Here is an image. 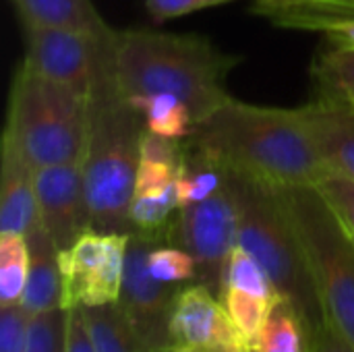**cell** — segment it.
Returning <instances> with one entry per match:
<instances>
[{"mask_svg": "<svg viewBox=\"0 0 354 352\" xmlns=\"http://www.w3.org/2000/svg\"><path fill=\"white\" fill-rule=\"evenodd\" d=\"M185 143L218 166L274 189L315 187L330 172L301 108L253 106L230 98L197 122Z\"/></svg>", "mask_w": 354, "mask_h": 352, "instance_id": "1", "label": "cell"}, {"mask_svg": "<svg viewBox=\"0 0 354 352\" xmlns=\"http://www.w3.org/2000/svg\"><path fill=\"white\" fill-rule=\"evenodd\" d=\"M143 114L122 93L114 75V44L102 60L85 98V143L81 170L91 230L133 232L129 207L135 195Z\"/></svg>", "mask_w": 354, "mask_h": 352, "instance_id": "2", "label": "cell"}, {"mask_svg": "<svg viewBox=\"0 0 354 352\" xmlns=\"http://www.w3.org/2000/svg\"><path fill=\"white\" fill-rule=\"evenodd\" d=\"M239 62L203 35L147 29L114 35V75L122 93H172L189 106L195 124L230 100L226 77Z\"/></svg>", "mask_w": 354, "mask_h": 352, "instance_id": "3", "label": "cell"}, {"mask_svg": "<svg viewBox=\"0 0 354 352\" xmlns=\"http://www.w3.org/2000/svg\"><path fill=\"white\" fill-rule=\"evenodd\" d=\"M224 178L239 210V245L259 261L280 297L297 307L311 336L326 326V315L307 255L278 189L230 168H224Z\"/></svg>", "mask_w": 354, "mask_h": 352, "instance_id": "4", "label": "cell"}, {"mask_svg": "<svg viewBox=\"0 0 354 352\" xmlns=\"http://www.w3.org/2000/svg\"><path fill=\"white\" fill-rule=\"evenodd\" d=\"M33 170L81 164L85 98L25 62L15 71L4 135Z\"/></svg>", "mask_w": 354, "mask_h": 352, "instance_id": "5", "label": "cell"}, {"mask_svg": "<svg viewBox=\"0 0 354 352\" xmlns=\"http://www.w3.org/2000/svg\"><path fill=\"white\" fill-rule=\"evenodd\" d=\"M330 324L354 349V239L315 187L278 189Z\"/></svg>", "mask_w": 354, "mask_h": 352, "instance_id": "6", "label": "cell"}, {"mask_svg": "<svg viewBox=\"0 0 354 352\" xmlns=\"http://www.w3.org/2000/svg\"><path fill=\"white\" fill-rule=\"evenodd\" d=\"M131 232L85 230L68 249L58 251L62 309L114 305L120 299Z\"/></svg>", "mask_w": 354, "mask_h": 352, "instance_id": "7", "label": "cell"}, {"mask_svg": "<svg viewBox=\"0 0 354 352\" xmlns=\"http://www.w3.org/2000/svg\"><path fill=\"white\" fill-rule=\"evenodd\" d=\"M168 245L185 249L197 263V282L220 297L226 259L239 245V210L226 178L209 199L178 210Z\"/></svg>", "mask_w": 354, "mask_h": 352, "instance_id": "8", "label": "cell"}, {"mask_svg": "<svg viewBox=\"0 0 354 352\" xmlns=\"http://www.w3.org/2000/svg\"><path fill=\"white\" fill-rule=\"evenodd\" d=\"M25 64L87 98L95 73L114 44L116 31L81 33L64 27L23 23Z\"/></svg>", "mask_w": 354, "mask_h": 352, "instance_id": "9", "label": "cell"}, {"mask_svg": "<svg viewBox=\"0 0 354 352\" xmlns=\"http://www.w3.org/2000/svg\"><path fill=\"white\" fill-rule=\"evenodd\" d=\"M166 352H251V346L220 297L201 282H189L170 307Z\"/></svg>", "mask_w": 354, "mask_h": 352, "instance_id": "10", "label": "cell"}, {"mask_svg": "<svg viewBox=\"0 0 354 352\" xmlns=\"http://www.w3.org/2000/svg\"><path fill=\"white\" fill-rule=\"evenodd\" d=\"M153 245H158V241L139 232H131L118 307L151 352H166L168 315L180 286L160 282L151 276L147 257Z\"/></svg>", "mask_w": 354, "mask_h": 352, "instance_id": "11", "label": "cell"}, {"mask_svg": "<svg viewBox=\"0 0 354 352\" xmlns=\"http://www.w3.org/2000/svg\"><path fill=\"white\" fill-rule=\"evenodd\" d=\"M39 222L58 251L68 249L91 228L81 164H56L35 170Z\"/></svg>", "mask_w": 354, "mask_h": 352, "instance_id": "12", "label": "cell"}, {"mask_svg": "<svg viewBox=\"0 0 354 352\" xmlns=\"http://www.w3.org/2000/svg\"><path fill=\"white\" fill-rule=\"evenodd\" d=\"M0 158V232L27 237L41 224L35 170L6 137H2Z\"/></svg>", "mask_w": 354, "mask_h": 352, "instance_id": "13", "label": "cell"}, {"mask_svg": "<svg viewBox=\"0 0 354 352\" xmlns=\"http://www.w3.org/2000/svg\"><path fill=\"white\" fill-rule=\"evenodd\" d=\"M301 112L330 170L354 180V106L319 95Z\"/></svg>", "mask_w": 354, "mask_h": 352, "instance_id": "14", "label": "cell"}, {"mask_svg": "<svg viewBox=\"0 0 354 352\" xmlns=\"http://www.w3.org/2000/svg\"><path fill=\"white\" fill-rule=\"evenodd\" d=\"M27 243H29L31 261H29V276H27L25 293L21 297V305L29 315H37L62 307L60 261H58V249L41 224L27 234Z\"/></svg>", "mask_w": 354, "mask_h": 352, "instance_id": "15", "label": "cell"}, {"mask_svg": "<svg viewBox=\"0 0 354 352\" xmlns=\"http://www.w3.org/2000/svg\"><path fill=\"white\" fill-rule=\"evenodd\" d=\"M23 23L64 27L81 33H106L112 27L91 0H12Z\"/></svg>", "mask_w": 354, "mask_h": 352, "instance_id": "16", "label": "cell"}, {"mask_svg": "<svg viewBox=\"0 0 354 352\" xmlns=\"http://www.w3.org/2000/svg\"><path fill=\"white\" fill-rule=\"evenodd\" d=\"M249 346L251 352H309V330L297 307L280 297Z\"/></svg>", "mask_w": 354, "mask_h": 352, "instance_id": "17", "label": "cell"}, {"mask_svg": "<svg viewBox=\"0 0 354 352\" xmlns=\"http://www.w3.org/2000/svg\"><path fill=\"white\" fill-rule=\"evenodd\" d=\"M95 352H151L118 303L83 309Z\"/></svg>", "mask_w": 354, "mask_h": 352, "instance_id": "18", "label": "cell"}, {"mask_svg": "<svg viewBox=\"0 0 354 352\" xmlns=\"http://www.w3.org/2000/svg\"><path fill=\"white\" fill-rule=\"evenodd\" d=\"M129 100L143 114L145 131L149 133L185 141L195 127L189 106L172 93H145Z\"/></svg>", "mask_w": 354, "mask_h": 352, "instance_id": "19", "label": "cell"}, {"mask_svg": "<svg viewBox=\"0 0 354 352\" xmlns=\"http://www.w3.org/2000/svg\"><path fill=\"white\" fill-rule=\"evenodd\" d=\"M180 210L176 185L151 195H135L129 207L131 230L145 234L158 243H168L170 228Z\"/></svg>", "mask_w": 354, "mask_h": 352, "instance_id": "20", "label": "cell"}, {"mask_svg": "<svg viewBox=\"0 0 354 352\" xmlns=\"http://www.w3.org/2000/svg\"><path fill=\"white\" fill-rule=\"evenodd\" d=\"M313 79L319 95L354 106V48L334 46L322 52L313 62Z\"/></svg>", "mask_w": 354, "mask_h": 352, "instance_id": "21", "label": "cell"}, {"mask_svg": "<svg viewBox=\"0 0 354 352\" xmlns=\"http://www.w3.org/2000/svg\"><path fill=\"white\" fill-rule=\"evenodd\" d=\"M29 261L27 237L0 232V305L21 303L29 276Z\"/></svg>", "mask_w": 354, "mask_h": 352, "instance_id": "22", "label": "cell"}, {"mask_svg": "<svg viewBox=\"0 0 354 352\" xmlns=\"http://www.w3.org/2000/svg\"><path fill=\"white\" fill-rule=\"evenodd\" d=\"M147 266L153 278L166 284H189L197 282V263L180 247L158 243L149 251Z\"/></svg>", "mask_w": 354, "mask_h": 352, "instance_id": "23", "label": "cell"}, {"mask_svg": "<svg viewBox=\"0 0 354 352\" xmlns=\"http://www.w3.org/2000/svg\"><path fill=\"white\" fill-rule=\"evenodd\" d=\"M68 311L56 307L29 317L25 352H66Z\"/></svg>", "mask_w": 354, "mask_h": 352, "instance_id": "24", "label": "cell"}, {"mask_svg": "<svg viewBox=\"0 0 354 352\" xmlns=\"http://www.w3.org/2000/svg\"><path fill=\"white\" fill-rule=\"evenodd\" d=\"M315 189L324 195V199L330 203V207L336 212L344 228L351 232L354 239V180L330 170L317 185Z\"/></svg>", "mask_w": 354, "mask_h": 352, "instance_id": "25", "label": "cell"}, {"mask_svg": "<svg viewBox=\"0 0 354 352\" xmlns=\"http://www.w3.org/2000/svg\"><path fill=\"white\" fill-rule=\"evenodd\" d=\"M178 170H180L178 166L168 164V162L139 158V168H137V176H135V195L162 193V191L174 187Z\"/></svg>", "mask_w": 354, "mask_h": 352, "instance_id": "26", "label": "cell"}, {"mask_svg": "<svg viewBox=\"0 0 354 352\" xmlns=\"http://www.w3.org/2000/svg\"><path fill=\"white\" fill-rule=\"evenodd\" d=\"M29 317L21 303L0 305V352H25Z\"/></svg>", "mask_w": 354, "mask_h": 352, "instance_id": "27", "label": "cell"}, {"mask_svg": "<svg viewBox=\"0 0 354 352\" xmlns=\"http://www.w3.org/2000/svg\"><path fill=\"white\" fill-rule=\"evenodd\" d=\"M230 0H147V12L153 17V21L162 23L166 19H174L180 15H189L201 8L218 6Z\"/></svg>", "mask_w": 354, "mask_h": 352, "instance_id": "28", "label": "cell"}, {"mask_svg": "<svg viewBox=\"0 0 354 352\" xmlns=\"http://www.w3.org/2000/svg\"><path fill=\"white\" fill-rule=\"evenodd\" d=\"M66 352H95L83 309H71L66 319Z\"/></svg>", "mask_w": 354, "mask_h": 352, "instance_id": "29", "label": "cell"}, {"mask_svg": "<svg viewBox=\"0 0 354 352\" xmlns=\"http://www.w3.org/2000/svg\"><path fill=\"white\" fill-rule=\"evenodd\" d=\"M309 352H354V349L330 324H326L309 336Z\"/></svg>", "mask_w": 354, "mask_h": 352, "instance_id": "30", "label": "cell"}, {"mask_svg": "<svg viewBox=\"0 0 354 352\" xmlns=\"http://www.w3.org/2000/svg\"><path fill=\"white\" fill-rule=\"evenodd\" d=\"M328 35V39L334 46H346V48H354V19H346V21H336L330 23L328 27H324V31Z\"/></svg>", "mask_w": 354, "mask_h": 352, "instance_id": "31", "label": "cell"}]
</instances>
